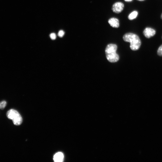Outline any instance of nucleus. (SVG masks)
<instances>
[{"label": "nucleus", "instance_id": "f257e3e1", "mask_svg": "<svg viewBox=\"0 0 162 162\" xmlns=\"http://www.w3.org/2000/svg\"><path fill=\"white\" fill-rule=\"evenodd\" d=\"M124 41L130 43V48L134 51L138 50L141 45V41L139 36L137 35L132 33H128L123 36Z\"/></svg>", "mask_w": 162, "mask_h": 162}, {"label": "nucleus", "instance_id": "f03ea898", "mask_svg": "<svg viewBox=\"0 0 162 162\" xmlns=\"http://www.w3.org/2000/svg\"><path fill=\"white\" fill-rule=\"evenodd\" d=\"M117 47L114 44H109L105 50L106 58L110 62L115 63L119 60V56L116 53Z\"/></svg>", "mask_w": 162, "mask_h": 162}, {"label": "nucleus", "instance_id": "7ed1b4c3", "mask_svg": "<svg viewBox=\"0 0 162 162\" xmlns=\"http://www.w3.org/2000/svg\"><path fill=\"white\" fill-rule=\"evenodd\" d=\"M6 116L8 118L12 120L13 124L16 126H19L23 122L22 118L16 110L11 109L7 112Z\"/></svg>", "mask_w": 162, "mask_h": 162}, {"label": "nucleus", "instance_id": "20e7f679", "mask_svg": "<svg viewBox=\"0 0 162 162\" xmlns=\"http://www.w3.org/2000/svg\"><path fill=\"white\" fill-rule=\"evenodd\" d=\"M124 8V4L121 2H118L114 4L112 7V10L115 13H119L123 11Z\"/></svg>", "mask_w": 162, "mask_h": 162}, {"label": "nucleus", "instance_id": "39448f33", "mask_svg": "<svg viewBox=\"0 0 162 162\" xmlns=\"http://www.w3.org/2000/svg\"><path fill=\"white\" fill-rule=\"evenodd\" d=\"M143 34L147 38H150L155 35L156 32L154 29L150 27H146L144 30Z\"/></svg>", "mask_w": 162, "mask_h": 162}, {"label": "nucleus", "instance_id": "423d86ee", "mask_svg": "<svg viewBox=\"0 0 162 162\" xmlns=\"http://www.w3.org/2000/svg\"><path fill=\"white\" fill-rule=\"evenodd\" d=\"M108 22L110 26L113 27L118 28L120 26L119 20L115 18H112L110 19Z\"/></svg>", "mask_w": 162, "mask_h": 162}, {"label": "nucleus", "instance_id": "0eeeda50", "mask_svg": "<svg viewBox=\"0 0 162 162\" xmlns=\"http://www.w3.org/2000/svg\"><path fill=\"white\" fill-rule=\"evenodd\" d=\"M63 154L61 152L56 153L54 156V160L56 162H62L64 159Z\"/></svg>", "mask_w": 162, "mask_h": 162}, {"label": "nucleus", "instance_id": "6e6552de", "mask_svg": "<svg viewBox=\"0 0 162 162\" xmlns=\"http://www.w3.org/2000/svg\"><path fill=\"white\" fill-rule=\"evenodd\" d=\"M138 12L134 11L130 13L129 16L128 18L129 20H132L135 19L138 15Z\"/></svg>", "mask_w": 162, "mask_h": 162}, {"label": "nucleus", "instance_id": "1a4fd4ad", "mask_svg": "<svg viewBox=\"0 0 162 162\" xmlns=\"http://www.w3.org/2000/svg\"><path fill=\"white\" fill-rule=\"evenodd\" d=\"M7 104V102L5 101H3L0 102V109L3 110L5 108Z\"/></svg>", "mask_w": 162, "mask_h": 162}, {"label": "nucleus", "instance_id": "9d476101", "mask_svg": "<svg viewBox=\"0 0 162 162\" xmlns=\"http://www.w3.org/2000/svg\"><path fill=\"white\" fill-rule=\"evenodd\" d=\"M157 53L159 56H162V45L159 48Z\"/></svg>", "mask_w": 162, "mask_h": 162}, {"label": "nucleus", "instance_id": "9b49d317", "mask_svg": "<svg viewBox=\"0 0 162 162\" xmlns=\"http://www.w3.org/2000/svg\"><path fill=\"white\" fill-rule=\"evenodd\" d=\"M65 33L64 31L62 30H61L59 31L58 33V35L60 37H62L64 36Z\"/></svg>", "mask_w": 162, "mask_h": 162}, {"label": "nucleus", "instance_id": "f8f14e48", "mask_svg": "<svg viewBox=\"0 0 162 162\" xmlns=\"http://www.w3.org/2000/svg\"><path fill=\"white\" fill-rule=\"evenodd\" d=\"M50 38L52 40H55L56 38V34L54 33H52L50 35Z\"/></svg>", "mask_w": 162, "mask_h": 162}, {"label": "nucleus", "instance_id": "ddd939ff", "mask_svg": "<svg viewBox=\"0 0 162 162\" xmlns=\"http://www.w3.org/2000/svg\"><path fill=\"white\" fill-rule=\"evenodd\" d=\"M124 1L127 2H130L132 1V0H124Z\"/></svg>", "mask_w": 162, "mask_h": 162}, {"label": "nucleus", "instance_id": "4468645a", "mask_svg": "<svg viewBox=\"0 0 162 162\" xmlns=\"http://www.w3.org/2000/svg\"><path fill=\"white\" fill-rule=\"evenodd\" d=\"M138 1H144V0H138Z\"/></svg>", "mask_w": 162, "mask_h": 162}, {"label": "nucleus", "instance_id": "2eb2a0df", "mask_svg": "<svg viewBox=\"0 0 162 162\" xmlns=\"http://www.w3.org/2000/svg\"><path fill=\"white\" fill-rule=\"evenodd\" d=\"M161 19L162 20V13L161 14Z\"/></svg>", "mask_w": 162, "mask_h": 162}]
</instances>
